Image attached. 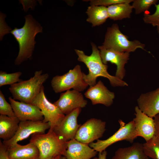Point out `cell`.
Instances as JSON below:
<instances>
[{"label": "cell", "instance_id": "1", "mask_svg": "<svg viewBox=\"0 0 159 159\" xmlns=\"http://www.w3.org/2000/svg\"><path fill=\"white\" fill-rule=\"evenodd\" d=\"M92 52L89 55H86L82 50L75 49L76 53L78 56V60L84 63L89 70L88 74L84 73L83 79L90 87L95 85L98 77H102L107 78L111 85L114 87L128 86L127 84L110 74L107 71L108 66L102 62L100 51L95 44L91 43Z\"/></svg>", "mask_w": 159, "mask_h": 159}, {"label": "cell", "instance_id": "2", "mask_svg": "<svg viewBox=\"0 0 159 159\" xmlns=\"http://www.w3.org/2000/svg\"><path fill=\"white\" fill-rule=\"evenodd\" d=\"M25 19V24L22 27H15L10 32L19 46V52L14 62L16 65L32 57L36 43L34 40L36 35L42 32V27L32 15L26 16Z\"/></svg>", "mask_w": 159, "mask_h": 159}, {"label": "cell", "instance_id": "3", "mask_svg": "<svg viewBox=\"0 0 159 159\" xmlns=\"http://www.w3.org/2000/svg\"><path fill=\"white\" fill-rule=\"evenodd\" d=\"M29 142L37 148L39 152L38 159H52L58 155L65 156L67 141L58 136L53 130H49L47 133L32 134Z\"/></svg>", "mask_w": 159, "mask_h": 159}, {"label": "cell", "instance_id": "4", "mask_svg": "<svg viewBox=\"0 0 159 159\" xmlns=\"http://www.w3.org/2000/svg\"><path fill=\"white\" fill-rule=\"evenodd\" d=\"M49 77L48 73L43 74L42 70L37 71L29 79L10 85L9 88L13 98L24 102L32 104L39 94L43 84Z\"/></svg>", "mask_w": 159, "mask_h": 159}, {"label": "cell", "instance_id": "5", "mask_svg": "<svg viewBox=\"0 0 159 159\" xmlns=\"http://www.w3.org/2000/svg\"><path fill=\"white\" fill-rule=\"evenodd\" d=\"M102 45L120 52L130 53L138 49L145 50V45L140 41L128 40V37L120 30L117 24L107 28Z\"/></svg>", "mask_w": 159, "mask_h": 159}, {"label": "cell", "instance_id": "6", "mask_svg": "<svg viewBox=\"0 0 159 159\" xmlns=\"http://www.w3.org/2000/svg\"><path fill=\"white\" fill-rule=\"evenodd\" d=\"M84 73L78 64L65 74L54 76L51 82L53 90L56 93L71 89L80 92L84 91L88 86L83 79Z\"/></svg>", "mask_w": 159, "mask_h": 159}, {"label": "cell", "instance_id": "7", "mask_svg": "<svg viewBox=\"0 0 159 159\" xmlns=\"http://www.w3.org/2000/svg\"><path fill=\"white\" fill-rule=\"evenodd\" d=\"M120 127L112 135L104 140H98L89 144L90 146L98 153L102 152L112 144L118 141L125 140L130 143L138 137L133 120L125 123L119 120Z\"/></svg>", "mask_w": 159, "mask_h": 159}, {"label": "cell", "instance_id": "8", "mask_svg": "<svg viewBox=\"0 0 159 159\" xmlns=\"http://www.w3.org/2000/svg\"><path fill=\"white\" fill-rule=\"evenodd\" d=\"M31 104L37 107L41 111L44 117L43 121L50 123L51 127L49 130H53L65 116L56 106L47 100L43 86Z\"/></svg>", "mask_w": 159, "mask_h": 159}, {"label": "cell", "instance_id": "9", "mask_svg": "<svg viewBox=\"0 0 159 159\" xmlns=\"http://www.w3.org/2000/svg\"><path fill=\"white\" fill-rule=\"evenodd\" d=\"M106 125L105 121L99 119L91 118L81 125L74 139L89 145L103 136L106 130Z\"/></svg>", "mask_w": 159, "mask_h": 159}, {"label": "cell", "instance_id": "10", "mask_svg": "<svg viewBox=\"0 0 159 159\" xmlns=\"http://www.w3.org/2000/svg\"><path fill=\"white\" fill-rule=\"evenodd\" d=\"M51 127L49 122L43 121H20L18 130L14 136L11 139L3 141L5 146L8 148L18 142L25 139L35 133H45Z\"/></svg>", "mask_w": 159, "mask_h": 159}, {"label": "cell", "instance_id": "11", "mask_svg": "<svg viewBox=\"0 0 159 159\" xmlns=\"http://www.w3.org/2000/svg\"><path fill=\"white\" fill-rule=\"evenodd\" d=\"M81 109H76L68 114L53 129L55 133L65 141L74 139L77 132L81 126L77 123V118Z\"/></svg>", "mask_w": 159, "mask_h": 159}, {"label": "cell", "instance_id": "12", "mask_svg": "<svg viewBox=\"0 0 159 159\" xmlns=\"http://www.w3.org/2000/svg\"><path fill=\"white\" fill-rule=\"evenodd\" d=\"M103 63L107 64L108 62L117 66L115 76L122 80L125 74V64L129 59L130 53L120 52L105 47L102 45L98 47Z\"/></svg>", "mask_w": 159, "mask_h": 159}, {"label": "cell", "instance_id": "13", "mask_svg": "<svg viewBox=\"0 0 159 159\" xmlns=\"http://www.w3.org/2000/svg\"><path fill=\"white\" fill-rule=\"evenodd\" d=\"M53 103L65 115L76 109L85 107L87 102L81 93L73 90L62 93Z\"/></svg>", "mask_w": 159, "mask_h": 159}, {"label": "cell", "instance_id": "14", "mask_svg": "<svg viewBox=\"0 0 159 159\" xmlns=\"http://www.w3.org/2000/svg\"><path fill=\"white\" fill-rule=\"evenodd\" d=\"M9 100L16 116L20 121L43 120V114L37 106L17 101L11 97L9 98Z\"/></svg>", "mask_w": 159, "mask_h": 159}, {"label": "cell", "instance_id": "15", "mask_svg": "<svg viewBox=\"0 0 159 159\" xmlns=\"http://www.w3.org/2000/svg\"><path fill=\"white\" fill-rule=\"evenodd\" d=\"M135 117L133 120L137 136L147 141L155 135L154 119L143 112L138 106L135 107Z\"/></svg>", "mask_w": 159, "mask_h": 159}, {"label": "cell", "instance_id": "16", "mask_svg": "<svg viewBox=\"0 0 159 159\" xmlns=\"http://www.w3.org/2000/svg\"><path fill=\"white\" fill-rule=\"evenodd\" d=\"M84 95L93 105L102 104L107 107L112 104L115 97L114 93L108 90L101 80L94 86L90 87Z\"/></svg>", "mask_w": 159, "mask_h": 159}, {"label": "cell", "instance_id": "17", "mask_svg": "<svg viewBox=\"0 0 159 159\" xmlns=\"http://www.w3.org/2000/svg\"><path fill=\"white\" fill-rule=\"evenodd\" d=\"M67 148L65 157L66 159H91L97 152L89 144L79 142L75 139L67 141Z\"/></svg>", "mask_w": 159, "mask_h": 159}, {"label": "cell", "instance_id": "18", "mask_svg": "<svg viewBox=\"0 0 159 159\" xmlns=\"http://www.w3.org/2000/svg\"><path fill=\"white\" fill-rule=\"evenodd\" d=\"M138 107L144 113L153 118L159 113V87L142 94L137 100Z\"/></svg>", "mask_w": 159, "mask_h": 159}, {"label": "cell", "instance_id": "19", "mask_svg": "<svg viewBox=\"0 0 159 159\" xmlns=\"http://www.w3.org/2000/svg\"><path fill=\"white\" fill-rule=\"evenodd\" d=\"M7 148L11 159H38L39 156L37 148L30 142L24 145L17 143Z\"/></svg>", "mask_w": 159, "mask_h": 159}, {"label": "cell", "instance_id": "20", "mask_svg": "<svg viewBox=\"0 0 159 159\" xmlns=\"http://www.w3.org/2000/svg\"><path fill=\"white\" fill-rule=\"evenodd\" d=\"M112 159H149V158L143 152V144L138 142L128 147L118 148Z\"/></svg>", "mask_w": 159, "mask_h": 159}, {"label": "cell", "instance_id": "21", "mask_svg": "<svg viewBox=\"0 0 159 159\" xmlns=\"http://www.w3.org/2000/svg\"><path fill=\"white\" fill-rule=\"evenodd\" d=\"M20 121L16 116L0 115V138L3 141L12 138L18 130Z\"/></svg>", "mask_w": 159, "mask_h": 159}, {"label": "cell", "instance_id": "22", "mask_svg": "<svg viewBox=\"0 0 159 159\" xmlns=\"http://www.w3.org/2000/svg\"><path fill=\"white\" fill-rule=\"evenodd\" d=\"M88 16L86 21L92 26L101 25L109 18L107 7L103 6L90 5L86 12Z\"/></svg>", "mask_w": 159, "mask_h": 159}, {"label": "cell", "instance_id": "23", "mask_svg": "<svg viewBox=\"0 0 159 159\" xmlns=\"http://www.w3.org/2000/svg\"><path fill=\"white\" fill-rule=\"evenodd\" d=\"M109 18L114 21L129 18L133 9L128 3H120L107 7Z\"/></svg>", "mask_w": 159, "mask_h": 159}, {"label": "cell", "instance_id": "24", "mask_svg": "<svg viewBox=\"0 0 159 159\" xmlns=\"http://www.w3.org/2000/svg\"><path fill=\"white\" fill-rule=\"evenodd\" d=\"M145 154L152 159H159V139L155 135L143 144Z\"/></svg>", "mask_w": 159, "mask_h": 159}, {"label": "cell", "instance_id": "25", "mask_svg": "<svg viewBox=\"0 0 159 159\" xmlns=\"http://www.w3.org/2000/svg\"><path fill=\"white\" fill-rule=\"evenodd\" d=\"M22 73L17 72L11 73H7L3 71L0 72V87L6 85H10L19 82L22 80L20 77Z\"/></svg>", "mask_w": 159, "mask_h": 159}, {"label": "cell", "instance_id": "26", "mask_svg": "<svg viewBox=\"0 0 159 159\" xmlns=\"http://www.w3.org/2000/svg\"><path fill=\"white\" fill-rule=\"evenodd\" d=\"M157 0H133L132 5L133 8L135 11L136 14H139L148 10L153 5H155Z\"/></svg>", "mask_w": 159, "mask_h": 159}, {"label": "cell", "instance_id": "27", "mask_svg": "<svg viewBox=\"0 0 159 159\" xmlns=\"http://www.w3.org/2000/svg\"><path fill=\"white\" fill-rule=\"evenodd\" d=\"M0 114L11 117L16 116L11 105L6 101L1 90L0 91Z\"/></svg>", "mask_w": 159, "mask_h": 159}, {"label": "cell", "instance_id": "28", "mask_svg": "<svg viewBox=\"0 0 159 159\" xmlns=\"http://www.w3.org/2000/svg\"><path fill=\"white\" fill-rule=\"evenodd\" d=\"M155 12L152 14H144L143 20L146 24H150L153 26H157L159 35V4H155Z\"/></svg>", "mask_w": 159, "mask_h": 159}, {"label": "cell", "instance_id": "29", "mask_svg": "<svg viewBox=\"0 0 159 159\" xmlns=\"http://www.w3.org/2000/svg\"><path fill=\"white\" fill-rule=\"evenodd\" d=\"M90 5L103 6L106 7L120 3L130 4L133 0H90Z\"/></svg>", "mask_w": 159, "mask_h": 159}, {"label": "cell", "instance_id": "30", "mask_svg": "<svg viewBox=\"0 0 159 159\" xmlns=\"http://www.w3.org/2000/svg\"><path fill=\"white\" fill-rule=\"evenodd\" d=\"M0 159H11L8 156L7 148L0 141Z\"/></svg>", "mask_w": 159, "mask_h": 159}, {"label": "cell", "instance_id": "31", "mask_svg": "<svg viewBox=\"0 0 159 159\" xmlns=\"http://www.w3.org/2000/svg\"><path fill=\"white\" fill-rule=\"evenodd\" d=\"M155 125V135L159 139V113L154 117Z\"/></svg>", "mask_w": 159, "mask_h": 159}, {"label": "cell", "instance_id": "32", "mask_svg": "<svg viewBox=\"0 0 159 159\" xmlns=\"http://www.w3.org/2000/svg\"><path fill=\"white\" fill-rule=\"evenodd\" d=\"M107 152L105 150L102 152L98 153V159H106Z\"/></svg>", "mask_w": 159, "mask_h": 159}, {"label": "cell", "instance_id": "33", "mask_svg": "<svg viewBox=\"0 0 159 159\" xmlns=\"http://www.w3.org/2000/svg\"><path fill=\"white\" fill-rule=\"evenodd\" d=\"M52 159H66V158L64 156L58 155L54 157Z\"/></svg>", "mask_w": 159, "mask_h": 159}, {"label": "cell", "instance_id": "34", "mask_svg": "<svg viewBox=\"0 0 159 159\" xmlns=\"http://www.w3.org/2000/svg\"><path fill=\"white\" fill-rule=\"evenodd\" d=\"M93 159H98V158H97V157H96V158H94Z\"/></svg>", "mask_w": 159, "mask_h": 159}]
</instances>
